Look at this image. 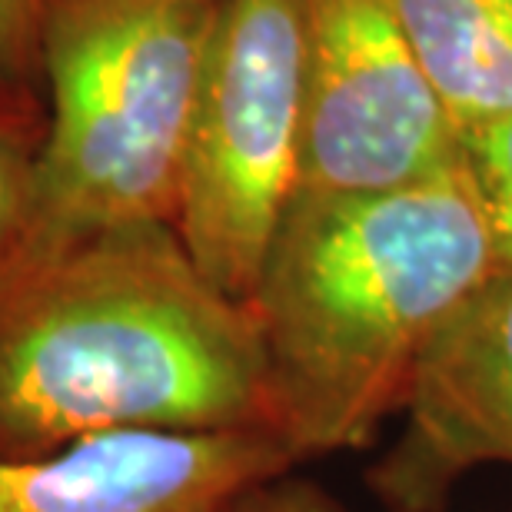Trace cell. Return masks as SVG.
<instances>
[{"mask_svg": "<svg viewBox=\"0 0 512 512\" xmlns=\"http://www.w3.org/2000/svg\"><path fill=\"white\" fill-rule=\"evenodd\" d=\"M130 429H273L253 306L167 223L0 270V456Z\"/></svg>", "mask_w": 512, "mask_h": 512, "instance_id": "obj_1", "label": "cell"}, {"mask_svg": "<svg viewBox=\"0 0 512 512\" xmlns=\"http://www.w3.org/2000/svg\"><path fill=\"white\" fill-rule=\"evenodd\" d=\"M496 266L469 160L383 193H293L250 306L273 429L296 459L370 443Z\"/></svg>", "mask_w": 512, "mask_h": 512, "instance_id": "obj_2", "label": "cell"}, {"mask_svg": "<svg viewBox=\"0 0 512 512\" xmlns=\"http://www.w3.org/2000/svg\"><path fill=\"white\" fill-rule=\"evenodd\" d=\"M220 0H50L47 137L24 230L0 270L100 233L177 223Z\"/></svg>", "mask_w": 512, "mask_h": 512, "instance_id": "obj_3", "label": "cell"}, {"mask_svg": "<svg viewBox=\"0 0 512 512\" xmlns=\"http://www.w3.org/2000/svg\"><path fill=\"white\" fill-rule=\"evenodd\" d=\"M303 120V0H220L173 230L237 300L250 303L300 183Z\"/></svg>", "mask_w": 512, "mask_h": 512, "instance_id": "obj_4", "label": "cell"}, {"mask_svg": "<svg viewBox=\"0 0 512 512\" xmlns=\"http://www.w3.org/2000/svg\"><path fill=\"white\" fill-rule=\"evenodd\" d=\"M306 120L296 193H383L466 160L389 0H303Z\"/></svg>", "mask_w": 512, "mask_h": 512, "instance_id": "obj_5", "label": "cell"}, {"mask_svg": "<svg viewBox=\"0 0 512 512\" xmlns=\"http://www.w3.org/2000/svg\"><path fill=\"white\" fill-rule=\"evenodd\" d=\"M403 409L406 433L370 476L393 512H429L469 469L512 463V266L439 326Z\"/></svg>", "mask_w": 512, "mask_h": 512, "instance_id": "obj_6", "label": "cell"}, {"mask_svg": "<svg viewBox=\"0 0 512 512\" xmlns=\"http://www.w3.org/2000/svg\"><path fill=\"white\" fill-rule=\"evenodd\" d=\"M296 463L273 429H130L47 456H0V512H223Z\"/></svg>", "mask_w": 512, "mask_h": 512, "instance_id": "obj_7", "label": "cell"}, {"mask_svg": "<svg viewBox=\"0 0 512 512\" xmlns=\"http://www.w3.org/2000/svg\"><path fill=\"white\" fill-rule=\"evenodd\" d=\"M463 147L512 117V0H389Z\"/></svg>", "mask_w": 512, "mask_h": 512, "instance_id": "obj_8", "label": "cell"}, {"mask_svg": "<svg viewBox=\"0 0 512 512\" xmlns=\"http://www.w3.org/2000/svg\"><path fill=\"white\" fill-rule=\"evenodd\" d=\"M47 137V104L37 94L0 90V263L24 230L37 160Z\"/></svg>", "mask_w": 512, "mask_h": 512, "instance_id": "obj_9", "label": "cell"}, {"mask_svg": "<svg viewBox=\"0 0 512 512\" xmlns=\"http://www.w3.org/2000/svg\"><path fill=\"white\" fill-rule=\"evenodd\" d=\"M466 160L493 223L499 266H512V117L469 140Z\"/></svg>", "mask_w": 512, "mask_h": 512, "instance_id": "obj_10", "label": "cell"}, {"mask_svg": "<svg viewBox=\"0 0 512 512\" xmlns=\"http://www.w3.org/2000/svg\"><path fill=\"white\" fill-rule=\"evenodd\" d=\"M47 4L50 0H0V90L40 97V37Z\"/></svg>", "mask_w": 512, "mask_h": 512, "instance_id": "obj_11", "label": "cell"}, {"mask_svg": "<svg viewBox=\"0 0 512 512\" xmlns=\"http://www.w3.org/2000/svg\"><path fill=\"white\" fill-rule=\"evenodd\" d=\"M223 512H343V506L316 483L293 479L286 473L247 489Z\"/></svg>", "mask_w": 512, "mask_h": 512, "instance_id": "obj_12", "label": "cell"}]
</instances>
